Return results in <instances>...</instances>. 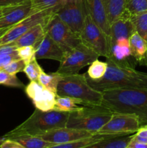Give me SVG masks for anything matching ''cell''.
Here are the masks:
<instances>
[{"label": "cell", "instance_id": "1", "mask_svg": "<svg viewBox=\"0 0 147 148\" xmlns=\"http://www.w3.org/2000/svg\"><path fill=\"white\" fill-rule=\"evenodd\" d=\"M108 69L105 75L98 80H92L86 76L89 85L102 92L118 88H147V73L135 70L132 64L120 63L112 56L106 58Z\"/></svg>", "mask_w": 147, "mask_h": 148}, {"label": "cell", "instance_id": "2", "mask_svg": "<svg viewBox=\"0 0 147 148\" xmlns=\"http://www.w3.org/2000/svg\"><path fill=\"white\" fill-rule=\"evenodd\" d=\"M101 106L112 113L136 116L141 127L147 125V88H118L104 91Z\"/></svg>", "mask_w": 147, "mask_h": 148}, {"label": "cell", "instance_id": "3", "mask_svg": "<svg viewBox=\"0 0 147 148\" xmlns=\"http://www.w3.org/2000/svg\"><path fill=\"white\" fill-rule=\"evenodd\" d=\"M69 113L53 110L43 111L35 108L27 119L7 132L2 137L29 134L37 136L50 130L66 127Z\"/></svg>", "mask_w": 147, "mask_h": 148}, {"label": "cell", "instance_id": "4", "mask_svg": "<svg viewBox=\"0 0 147 148\" xmlns=\"http://www.w3.org/2000/svg\"><path fill=\"white\" fill-rule=\"evenodd\" d=\"M113 113L102 106H83L69 112L66 127L97 134L109 121Z\"/></svg>", "mask_w": 147, "mask_h": 148}, {"label": "cell", "instance_id": "5", "mask_svg": "<svg viewBox=\"0 0 147 148\" xmlns=\"http://www.w3.org/2000/svg\"><path fill=\"white\" fill-rule=\"evenodd\" d=\"M57 95L77 98L86 106H101L102 101V92L89 85L86 74L62 77L58 85Z\"/></svg>", "mask_w": 147, "mask_h": 148}, {"label": "cell", "instance_id": "6", "mask_svg": "<svg viewBox=\"0 0 147 148\" xmlns=\"http://www.w3.org/2000/svg\"><path fill=\"white\" fill-rule=\"evenodd\" d=\"M99 56L90 48L80 43L70 51L64 53L56 72L61 76L78 74L84 66L90 65Z\"/></svg>", "mask_w": 147, "mask_h": 148}, {"label": "cell", "instance_id": "7", "mask_svg": "<svg viewBox=\"0 0 147 148\" xmlns=\"http://www.w3.org/2000/svg\"><path fill=\"white\" fill-rule=\"evenodd\" d=\"M80 38L82 43L90 48L99 56L108 58L111 56V44L109 37L95 23L86 10Z\"/></svg>", "mask_w": 147, "mask_h": 148}, {"label": "cell", "instance_id": "8", "mask_svg": "<svg viewBox=\"0 0 147 148\" xmlns=\"http://www.w3.org/2000/svg\"><path fill=\"white\" fill-rule=\"evenodd\" d=\"M46 32L64 53L70 51L82 43L80 37L75 34L55 13L46 25Z\"/></svg>", "mask_w": 147, "mask_h": 148}, {"label": "cell", "instance_id": "9", "mask_svg": "<svg viewBox=\"0 0 147 148\" xmlns=\"http://www.w3.org/2000/svg\"><path fill=\"white\" fill-rule=\"evenodd\" d=\"M55 14L80 37L86 14L84 0H66Z\"/></svg>", "mask_w": 147, "mask_h": 148}, {"label": "cell", "instance_id": "10", "mask_svg": "<svg viewBox=\"0 0 147 148\" xmlns=\"http://www.w3.org/2000/svg\"><path fill=\"white\" fill-rule=\"evenodd\" d=\"M54 13L53 10H48L34 13L26 17L21 22L10 27L7 33L0 37V46L13 43L36 25L43 24L46 27Z\"/></svg>", "mask_w": 147, "mask_h": 148}, {"label": "cell", "instance_id": "11", "mask_svg": "<svg viewBox=\"0 0 147 148\" xmlns=\"http://www.w3.org/2000/svg\"><path fill=\"white\" fill-rule=\"evenodd\" d=\"M141 127L139 119L133 114L113 113L110 119L98 132L102 134L130 135L136 132Z\"/></svg>", "mask_w": 147, "mask_h": 148}, {"label": "cell", "instance_id": "12", "mask_svg": "<svg viewBox=\"0 0 147 148\" xmlns=\"http://www.w3.org/2000/svg\"><path fill=\"white\" fill-rule=\"evenodd\" d=\"M24 91L27 97L33 101L35 108L43 111L54 110L57 95L45 88L37 81H30Z\"/></svg>", "mask_w": 147, "mask_h": 148}, {"label": "cell", "instance_id": "13", "mask_svg": "<svg viewBox=\"0 0 147 148\" xmlns=\"http://www.w3.org/2000/svg\"><path fill=\"white\" fill-rule=\"evenodd\" d=\"M95 134H96L85 131V130H76V129L65 127L50 130L47 132L37 135V137H40V138L49 143L56 145L82 140V139L92 137Z\"/></svg>", "mask_w": 147, "mask_h": 148}, {"label": "cell", "instance_id": "14", "mask_svg": "<svg viewBox=\"0 0 147 148\" xmlns=\"http://www.w3.org/2000/svg\"><path fill=\"white\" fill-rule=\"evenodd\" d=\"M2 16L0 18V29L11 27L26 17L34 14L31 0L22 4L0 8Z\"/></svg>", "mask_w": 147, "mask_h": 148}, {"label": "cell", "instance_id": "15", "mask_svg": "<svg viewBox=\"0 0 147 148\" xmlns=\"http://www.w3.org/2000/svg\"><path fill=\"white\" fill-rule=\"evenodd\" d=\"M131 16L132 14L125 10L123 12L110 24V39L111 47L118 40L121 39L129 40L133 33L136 32L131 19Z\"/></svg>", "mask_w": 147, "mask_h": 148}, {"label": "cell", "instance_id": "16", "mask_svg": "<svg viewBox=\"0 0 147 148\" xmlns=\"http://www.w3.org/2000/svg\"><path fill=\"white\" fill-rule=\"evenodd\" d=\"M84 4L86 12L110 38V24L108 20L103 0H84Z\"/></svg>", "mask_w": 147, "mask_h": 148}, {"label": "cell", "instance_id": "17", "mask_svg": "<svg viewBox=\"0 0 147 148\" xmlns=\"http://www.w3.org/2000/svg\"><path fill=\"white\" fill-rule=\"evenodd\" d=\"M35 58L39 59H48L61 62L64 55V52L57 43L46 32L43 37L35 46Z\"/></svg>", "mask_w": 147, "mask_h": 148}, {"label": "cell", "instance_id": "18", "mask_svg": "<svg viewBox=\"0 0 147 148\" xmlns=\"http://www.w3.org/2000/svg\"><path fill=\"white\" fill-rule=\"evenodd\" d=\"M131 56L136 62L147 66V43L137 32L133 33L129 38Z\"/></svg>", "mask_w": 147, "mask_h": 148}, {"label": "cell", "instance_id": "19", "mask_svg": "<svg viewBox=\"0 0 147 148\" xmlns=\"http://www.w3.org/2000/svg\"><path fill=\"white\" fill-rule=\"evenodd\" d=\"M46 33V27L43 24L36 25L31 27L18 39L13 42L17 48L26 46H35Z\"/></svg>", "mask_w": 147, "mask_h": 148}, {"label": "cell", "instance_id": "20", "mask_svg": "<svg viewBox=\"0 0 147 148\" xmlns=\"http://www.w3.org/2000/svg\"><path fill=\"white\" fill-rule=\"evenodd\" d=\"M111 56L117 62L131 64L129 60L130 58L132 57L129 40L121 39L117 40L111 47Z\"/></svg>", "mask_w": 147, "mask_h": 148}, {"label": "cell", "instance_id": "21", "mask_svg": "<svg viewBox=\"0 0 147 148\" xmlns=\"http://www.w3.org/2000/svg\"><path fill=\"white\" fill-rule=\"evenodd\" d=\"M132 136H112L84 148H126Z\"/></svg>", "mask_w": 147, "mask_h": 148}, {"label": "cell", "instance_id": "22", "mask_svg": "<svg viewBox=\"0 0 147 148\" xmlns=\"http://www.w3.org/2000/svg\"><path fill=\"white\" fill-rule=\"evenodd\" d=\"M3 138L11 139L20 143L25 148H48L54 145L55 144L46 141L40 137L29 134H21V135L11 136Z\"/></svg>", "mask_w": 147, "mask_h": 148}, {"label": "cell", "instance_id": "23", "mask_svg": "<svg viewBox=\"0 0 147 148\" xmlns=\"http://www.w3.org/2000/svg\"><path fill=\"white\" fill-rule=\"evenodd\" d=\"M112 136L121 135H116V134H102L97 133V134H95V135L92 136V137H87V138L76 140V141L70 142V143L56 144L48 148H84L90 145L94 144V143H97V142L100 141V140H103V139L112 137Z\"/></svg>", "mask_w": 147, "mask_h": 148}, {"label": "cell", "instance_id": "24", "mask_svg": "<svg viewBox=\"0 0 147 148\" xmlns=\"http://www.w3.org/2000/svg\"><path fill=\"white\" fill-rule=\"evenodd\" d=\"M83 106H86L84 103L77 98L68 96H56V103L54 110L63 112H72L79 110Z\"/></svg>", "mask_w": 147, "mask_h": 148}, {"label": "cell", "instance_id": "25", "mask_svg": "<svg viewBox=\"0 0 147 148\" xmlns=\"http://www.w3.org/2000/svg\"><path fill=\"white\" fill-rule=\"evenodd\" d=\"M103 2L110 24L125 10L126 0H103Z\"/></svg>", "mask_w": 147, "mask_h": 148}, {"label": "cell", "instance_id": "26", "mask_svg": "<svg viewBox=\"0 0 147 148\" xmlns=\"http://www.w3.org/2000/svg\"><path fill=\"white\" fill-rule=\"evenodd\" d=\"M62 77L63 76L58 74L56 72L50 74H47L44 71H42L40 76H39L37 82L40 85H43L45 88H46L48 90L52 91L57 95L58 85H59L61 79H62Z\"/></svg>", "mask_w": 147, "mask_h": 148}, {"label": "cell", "instance_id": "27", "mask_svg": "<svg viewBox=\"0 0 147 148\" xmlns=\"http://www.w3.org/2000/svg\"><path fill=\"white\" fill-rule=\"evenodd\" d=\"M66 1V0H31L34 13L48 10H53L56 12Z\"/></svg>", "mask_w": 147, "mask_h": 148}, {"label": "cell", "instance_id": "28", "mask_svg": "<svg viewBox=\"0 0 147 148\" xmlns=\"http://www.w3.org/2000/svg\"><path fill=\"white\" fill-rule=\"evenodd\" d=\"M107 69H108V63L106 62H101L97 59L89 65L86 75L89 79L92 80H98L103 77L106 73Z\"/></svg>", "mask_w": 147, "mask_h": 148}, {"label": "cell", "instance_id": "29", "mask_svg": "<svg viewBox=\"0 0 147 148\" xmlns=\"http://www.w3.org/2000/svg\"><path fill=\"white\" fill-rule=\"evenodd\" d=\"M131 19L135 26V31L147 43V11L133 14L131 16Z\"/></svg>", "mask_w": 147, "mask_h": 148}, {"label": "cell", "instance_id": "30", "mask_svg": "<svg viewBox=\"0 0 147 148\" xmlns=\"http://www.w3.org/2000/svg\"><path fill=\"white\" fill-rule=\"evenodd\" d=\"M42 71H43V69L37 63V59L35 57L26 64L23 72L30 81H38L39 76Z\"/></svg>", "mask_w": 147, "mask_h": 148}, {"label": "cell", "instance_id": "31", "mask_svg": "<svg viewBox=\"0 0 147 148\" xmlns=\"http://www.w3.org/2000/svg\"><path fill=\"white\" fill-rule=\"evenodd\" d=\"M0 85L18 88L24 87L23 83L17 78L16 75L8 73L4 69H0Z\"/></svg>", "mask_w": 147, "mask_h": 148}, {"label": "cell", "instance_id": "32", "mask_svg": "<svg viewBox=\"0 0 147 148\" xmlns=\"http://www.w3.org/2000/svg\"><path fill=\"white\" fill-rule=\"evenodd\" d=\"M125 10L132 15L147 11V0H126Z\"/></svg>", "mask_w": 147, "mask_h": 148}, {"label": "cell", "instance_id": "33", "mask_svg": "<svg viewBox=\"0 0 147 148\" xmlns=\"http://www.w3.org/2000/svg\"><path fill=\"white\" fill-rule=\"evenodd\" d=\"M25 65L26 63L24 60H22V59H19L9 63L2 69L12 75H16L18 72H23Z\"/></svg>", "mask_w": 147, "mask_h": 148}, {"label": "cell", "instance_id": "34", "mask_svg": "<svg viewBox=\"0 0 147 148\" xmlns=\"http://www.w3.org/2000/svg\"><path fill=\"white\" fill-rule=\"evenodd\" d=\"M17 53L20 59L24 60L26 64L35 57V49L34 46H26L18 48Z\"/></svg>", "mask_w": 147, "mask_h": 148}, {"label": "cell", "instance_id": "35", "mask_svg": "<svg viewBox=\"0 0 147 148\" xmlns=\"http://www.w3.org/2000/svg\"><path fill=\"white\" fill-rule=\"evenodd\" d=\"M131 140L136 143L147 144V125L140 127L136 132L133 134Z\"/></svg>", "mask_w": 147, "mask_h": 148}, {"label": "cell", "instance_id": "36", "mask_svg": "<svg viewBox=\"0 0 147 148\" xmlns=\"http://www.w3.org/2000/svg\"><path fill=\"white\" fill-rule=\"evenodd\" d=\"M0 148H25L20 143L11 139L1 137L0 138Z\"/></svg>", "mask_w": 147, "mask_h": 148}, {"label": "cell", "instance_id": "37", "mask_svg": "<svg viewBox=\"0 0 147 148\" xmlns=\"http://www.w3.org/2000/svg\"><path fill=\"white\" fill-rule=\"evenodd\" d=\"M20 59L18 54H0V69H2L6 65L11 62Z\"/></svg>", "mask_w": 147, "mask_h": 148}, {"label": "cell", "instance_id": "38", "mask_svg": "<svg viewBox=\"0 0 147 148\" xmlns=\"http://www.w3.org/2000/svg\"><path fill=\"white\" fill-rule=\"evenodd\" d=\"M27 0H0V8L22 4Z\"/></svg>", "mask_w": 147, "mask_h": 148}, {"label": "cell", "instance_id": "39", "mask_svg": "<svg viewBox=\"0 0 147 148\" xmlns=\"http://www.w3.org/2000/svg\"><path fill=\"white\" fill-rule=\"evenodd\" d=\"M126 148H147V144L136 143V142H133L131 140Z\"/></svg>", "mask_w": 147, "mask_h": 148}, {"label": "cell", "instance_id": "40", "mask_svg": "<svg viewBox=\"0 0 147 148\" xmlns=\"http://www.w3.org/2000/svg\"><path fill=\"white\" fill-rule=\"evenodd\" d=\"M10 27H6V28H2V29H0V37L3 36L4 33H6L7 32V30L10 29Z\"/></svg>", "mask_w": 147, "mask_h": 148}, {"label": "cell", "instance_id": "41", "mask_svg": "<svg viewBox=\"0 0 147 148\" xmlns=\"http://www.w3.org/2000/svg\"><path fill=\"white\" fill-rule=\"evenodd\" d=\"M1 16H2V13H1V10H0V18H1Z\"/></svg>", "mask_w": 147, "mask_h": 148}]
</instances>
